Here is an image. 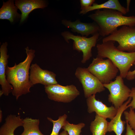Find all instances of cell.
<instances>
[{
    "label": "cell",
    "instance_id": "obj_1",
    "mask_svg": "<svg viewBox=\"0 0 135 135\" xmlns=\"http://www.w3.org/2000/svg\"><path fill=\"white\" fill-rule=\"evenodd\" d=\"M26 57L23 62L18 64L15 63L14 66H8L6 74L8 82L13 87L12 95L17 100L20 96L30 92V89L33 86L30 80L29 71L30 65L35 56V51L25 48Z\"/></svg>",
    "mask_w": 135,
    "mask_h": 135
},
{
    "label": "cell",
    "instance_id": "obj_2",
    "mask_svg": "<svg viewBox=\"0 0 135 135\" xmlns=\"http://www.w3.org/2000/svg\"><path fill=\"white\" fill-rule=\"evenodd\" d=\"M118 10L111 9L98 10L88 17L98 26L100 36L112 34L120 26H135V16H126Z\"/></svg>",
    "mask_w": 135,
    "mask_h": 135
},
{
    "label": "cell",
    "instance_id": "obj_3",
    "mask_svg": "<svg viewBox=\"0 0 135 135\" xmlns=\"http://www.w3.org/2000/svg\"><path fill=\"white\" fill-rule=\"evenodd\" d=\"M115 42L109 41L98 44L97 56L110 59L118 69L120 75L124 78L135 61V52H129L120 50L115 46Z\"/></svg>",
    "mask_w": 135,
    "mask_h": 135
},
{
    "label": "cell",
    "instance_id": "obj_4",
    "mask_svg": "<svg viewBox=\"0 0 135 135\" xmlns=\"http://www.w3.org/2000/svg\"><path fill=\"white\" fill-rule=\"evenodd\" d=\"M103 84H108L116 77L119 70L109 59L97 56L87 68Z\"/></svg>",
    "mask_w": 135,
    "mask_h": 135
},
{
    "label": "cell",
    "instance_id": "obj_5",
    "mask_svg": "<svg viewBox=\"0 0 135 135\" xmlns=\"http://www.w3.org/2000/svg\"><path fill=\"white\" fill-rule=\"evenodd\" d=\"M116 42L118 50L128 52H135V26H124L112 34L104 38L102 42Z\"/></svg>",
    "mask_w": 135,
    "mask_h": 135
},
{
    "label": "cell",
    "instance_id": "obj_6",
    "mask_svg": "<svg viewBox=\"0 0 135 135\" xmlns=\"http://www.w3.org/2000/svg\"><path fill=\"white\" fill-rule=\"evenodd\" d=\"M61 35L68 43L70 40L74 41L73 47L74 50L82 52L83 56L81 62L83 64L85 63L92 56V48L95 46L100 36L98 33L88 38L85 36L75 35L68 31L62 32Z\"/></svg>",
    "mask_w": 135,
    "mask_h": 135
},
{
    "label": "cell",
    "instance_id": "obj_7",
    "mask_svg": "<svg viewBox=\"0 0 135 135\" xmlns=\"http://www.w3.org/2000/svg\"><path fill=\"white\" fill-rule=\"evenodd\" d=\"M103 85L110 92L109 102L117 109L130 97L131 89L125 84L123 78L120 75L116 76L114 81Z\"/></svg>",
    "mask_w": 135,
    "mask_h": 135
},
{
    "label": "cell",
    "instance_id": "obj_8",
    "mask_svg": "<svg viewBox=\"0 0 135 135\" xmlns=\"http://www.w3.org/2000/svg\"><path fill=\"white\" fill-rule=\"evenodd\" d=\"M75 74L82 85L84 96L86 98L95 95L97 93H100L105 90L103 84L87 68H78Z\"/></svg>",
    "mask_w": 135,
    "mask_h": 135
},
{
    "label": "cell",
    "instance_id": "obj_9",
    "mask_svg": "<svg viewBox=\"0 0 135 135\" xmlns=\"http://www.w3.org/2000/svg\"><path fill=\"white\" fill-rule=\"evenodd\" d=\"M44 88L48 98L58 102H70L80 94L76 86L73 84L64 86L58 83L44 86Z\"/></svg>",
    "mask_w": 135,
    "mask_h": 135
},
{
    "label": "cell",
    "instance_id": "obj_10",
    "mask_svg": "<svg viewBox=\"0 0 135 135\" xmlns=\"http://www.w3.org/2000/svg\"><path fill=\"white\" fill-rule=\"evenodd\" d=\"M30 80L34 86L40 84L44 86L58 84L56 74L53 72L42 69L37 64H32L30 67Z\"/></svg>",
    "mask_w": 135,
    "mask_h": 135
},
{
    "label": "cell",
    "instance_id": "obj_11",
    "mask_svg": "<svg viewBox=\"0 0 135 135\" xmlns=\"http://www.w3.org/2000/svg\"><path fill=\"white\" fill-rule=\"evenodd\" d=\"M8 43H3L0 48V84L1 90L0 91V96L4 94L8 96L12 92L13 90L12 86L8 82L6 74L8 66V59L9 56L7 54Z\"/></svg>",
    "mask_w": 135,
    "mask_h": 135
},
{
    "label": "cell",
    "instance_id": "obj_12",
    "mask_svg": "<svg viewBox=\"0 0 135 135\" xmlns=\"http://www.w3.org/2000/svg\"><path fill=\"white\" fill-rule=\"evenodd\" d=\"M86 103L89 113L95 112L96 114L106 119L112 120L117 112L118 109L114 106L108 107L102 102L97 100L95 94L87 98Z\"/></svg>",
    "mask_w": 135,
    "mask_h": 135
},
{
    "label": "cell",
    "instance_id": "obj_13",
    "mask_svg": "<svg viewBox=\"0 0 135 135\" xmlns=\"http://www.w3.org/2000/svg\"><path fill=\"white\" fill-rule=\"evenodd\" d=\"M62 24L66 27L71 28L72 31L86 37L90 34L92 35L98 33L99 27L94 22L84 23L81 22L79 19L72 22L66 20L62 21Z\"/></svg>",
    "mask_w": 135,
    "mask_h": 135
},
{
    "label": "cell",
    "instance_id": "obj_14",
    "mask_svg": "<svg viewBox=\"0 0 135 135\" xmlns=\"http://www.w3.org/2000/svg\"><path fill=\"white\" fill-rule=\"evenodd\" d=\"M15 5L22 13L20 23L26 20L29 14L34 10L44 8L47 6L46 2L42 0H16Z\"/></svg>",
    "mask_w": 135,
    "mask_h": 135
},
{
    "label": "cell",
    "instance_id": "obj_15",
    "mask_svg": "<svg viewBox=\"0 0 135 135\" xmlns=\"http://www.w3.org/2000/svg\"><path fill=\"white\" fill-rule=\"evenodd\" d=\"M132 98L128 99L118 108L115 116L108 122V132H114L116 135H122L124 131L126 121L122 120L121 116L122 113L128 108L127 105L131 102Z\"/></svg>",
    "mask_w": 135,
    "mask_h": 135
},
{
    "label": "cell",
    "instance_id": "obj_16",
    "mask_svg": "<svg viewBox=\"0 0 135 135\" xmlns=\"http://www.w3.org/2000/svg\"><path fill=\"white\" fill-rule=\"evenodd\" d=\"M111 9L118 10L124 14L128 13L126 8L122 6L118 0H109L101 4L94 3L92 6L81 10L80 13L85 14L88 12L101 9Z\"/></svg>",
    "mask_w": 135,
    "mask_h": 135
},
{
    "label": "cell",
    "instance_id": "obj_17",
    "mask_svg": "<svg viewBox=\"0 0 135 135\" xmlns=\"http://www.w3.org/2000/svg\"><path fill=\"white\" fill-rule=\"evenodd\" d=\"M23 119L20 116L10 114L5 119V122L0 128V135H14L18 127L22 126Z\"/></svg>",
    "mask_w": 135,
    "mask_h": 135
},
{
    "label": "cell",
    "instance_id": "obj_18",
    "mask_svg": "<svg viewBox=\"0 0 135 135\" xmlns=\"http://www.w3.org/2000/svg\"><path fill=\"white\" fill-rule=\"evenodd\" d=\"M14 1L9 0L6 2H3L0 9V19L8 20L12 22L15 18L20 17V15L17 12L18 8L14 4Z\"/></svg>",
    "mask_w": 135,
    "mask_h": 135
},
{
    "label": "cell",
    "instance_id": "obj_19",
    "mask_svg": "<svg viewBox=\"0 0 135 135\" xmlns=\"http://www.w3.org/2000/svg\"><path fill=\"white\" fill-rule=\"evenodd\" d=\"M108 122L106 118L96 114L95 118L90 126V130L93 135H106L108 132Z\"/></svg>",
    "mask_w": 135,
    "mask_h": 135
},
{
    "label": "cell",
    "instance_id": "obj_20",
    "mask_svg": "<svg viewBox=\"0 0 135 135\" xmlns=\"http://www.w3.org/2000/svg\"><path fill=\"white\" fill-rule=\"evenodd\" d=\"M38 119L26 117L23 119L22 126L24 128L22 133L20 135H44L40 130Z\"/></svg>",
    "mask_w": 135,
    "mask_h": 135
},
{
    "label": "cell",
    "instance_id": "obj_21",
    "mask_svg": "<svg viewBox=\"0 0 135 135\" xmlns=\"http://www.w3.org/2000/svg\"><path fill=\"white\" fill-rule=\"evenodd\" d=\"M85 124L80 123L77 124H71L66 121L62 128L66 131L69 135H81L82 129L85 126Z\"/></svg>",
    "mask_w": 135,
    "mask_h": 135
},
{
    "label": "cell",
    "instance_id": "obj_22",
    "mask_svg": "<svg viewBox=\"0 0 135 135\" xmlns=\"http://www.w3.org/2000/svg\"><path fill=\"white\" fill-rule=\"evenodd\" d=\"M67 115L64 114L60 116L56 120H54L51 118L48 117V120L52 122L53 125L52 132L50 135H59V132L61 128L64 125L67 121Z\"/></svg>",
    "mask_w": 135,
    "mask_h": 135
},
{
    "label": "cell",
    "instance_id": "obj_23",
    "mask_svg": "<svg viewBox=\"0 0 135 135\" xmlns=\"http://www.w3.org/2000/svg\"><path fill=\"white\" fill-rule=\"evenodd\" d=\"M129 111H124V113L126 119L132 129L135 132V112L134 110L130 108Z\"/></svg>",
    "mask_w": 135,
    "mask_h": 135
},
{
    "label": "cell",
    "instance_id": "obj_24",
    "mask_svg": "<svg viewBox=\"0 0 135 135\" xmlns=\"http://www.w3.org/2000/svg\"><path fill=\"white\" fill-rule=\"evenodd\" d=\"M130 97L132 98L130 102L127 105V107L131 108L132 109H135V87H132L131 89Z\"/></svg>",
    "mask_w": 135,
    "mask_h": 135
},
{
    "label": "cell",
    "instance_id": "obj_25",
    "mask_svg": "<svg viewBox=\"0 0 135 135\" xmlns=\"http://www.w3.org/2000/svg\"><path fill=\"white\" fill-rule=\"evenodd\" d=\"M94 0H80V10L88 8L92 6L94 3Z\"/></svg>",
    "mask_w": 135,
    "mask_h": 135
},
{
    "label": "cell",
    "instance_id": "obj_26",
    "mask_svg": "<svg viewBox=\"0 0 135 135\" xmlns=\"http://www.w3.org/2000/svg\"><path fill=\"white\" fill-rule=\"evenodd\" d=\"M135 65V61L133 64ZM127 80H131L134 79L135 78V69L133 71L129 70L128 72L126 78Z\"/></svg>",
    "mask_w": 135,
    "mask_h": 135
},
{
    "label": "cell",
    "instance_id": "obj_27",
    "mask_svg": "<svg viewBox=\"0 0 135 135\" xmlns=\"http://www.w3.org/2000/svg\"><path fill=\"white\" fill-rule=\"evenodd\" d=\"M126 129L125 135H135V132L131 128L128 122L126 121Z\"/></svg>",
    "mask_w": 135,
    "mask_h": 135
},
{
    "label": "cell",
    "instance_id": "obj_28",
    "mask_svg": "<svg viewBox=\"0 0 135 135\" xmlns=\"http://www.w3.org/2000/svg\"><path fill=\"white\" fill-rule=\"evenodd\" d=\"M130 2V0H127V8H126L127 12H128L129 11V6Z\"/></svg>",
    "mask_w": 135,
    "mask_h": 135
},
{
    "label": "cell",
    "instance_id": "obj_29",
    "mask_svg": "<svg viewBox=\"0 0 135 135\" xmlns=\"http://www.w3.org/2000/svg\"><path fill=\"white\" fill-rule=\"evenodd\" d=\"M59 135H69L68 132L64 130Z\"/></svg>",
    "mask_w": 135,
    "mask_h": 135
},
{
    "label": "cell",
    "instance_id": "obj_30",
    "mask_svg": "<svg viewBox=\"0 0 135 135\" xmlns=\"http://www.w3.org/2000/svg\"><path fill=\"white\" fill-rule=\"evenodd\" d=\"M2 111L0 110V122H2Z\"/></svg>",
    "mask_w": 135,
    "mask_h": 135
},
{
    "label": "cell",
    "instance_id": "obj_31",
    "mask_svg": "<svg viewBox=\"0 0 135 135\" xmlns=\"http://www.w3.org/2000/svg\"><path fill=\"white\" fill-rule=\"evenodd\" d=\"M92 135H93L92 134Z\"/></svg>",
    "mask_w": 135,
    "mask_h": 135
}]
</instances>
